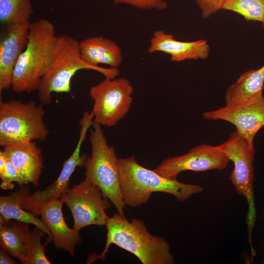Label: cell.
<instances>
[{
  "label": "cell",
  "instance_id": "obj_14",
  "mask_svg": "<svg viewBox=\"0 0 264 264\" xmlns=\"http://www.w3.org/2000/svg\"><path fill=\"white\" fill-rule=\"evenodd\" d=\"M7 158L16 168L20 175V186L31 183L38 186L44 168L42 149L35 142L14 144L3 147Z\"/></svg>",
  "mask_w": 264,
  "mask_h": 264
},
{
  "label": "cell",
  "instance_id": "obj_15",
  "mask_svg": "<svg viewBox=\"0 0 264 264\" xmlns=\"http://www.w3.org/2000/svg\"><path fill=\"white\" fill-rule=\"evenodd\" d=\"M149 53L161 52L168 54L174 62L186 60L206 59L210 46L206 40L183 42L176 40L174 36L161 30L154 32L148 49Z\"/></svg>",
  "mask_w": 264,
  "mask_h": 264
},
{
  "label": "cell",
  "instance_id": "obj_3",
  "mask_svg": "<svg viewBox=\"0 0 264 264\" xmlns=\"http://www.w3.org/2000/svg\"><path fill=\"white\" fill-rule=\"evenodd\" d=\"M120 186L126 205L137 207L146 204L154 192L166 193L180 202L201 193L203 187L165 177L137 163L134 156L118 159Z\"/></svg>",
  "mask_w": 264,
  "mask_h": 264
},
{
  "label": "cell",
  "instance_id": "obj_23",
  "mask_svg": "<svg viewBox=\"0 0 264 264\" xmlns=\"http://www.w3.org/2000/svg\"><path fill=\"white\" fill-rule=\"evenodd\" d=\"M46 233L41 228L35 227L30 231L26 249V264H50L45 255V246L42 245L41 238Z\"/></svg>",
  "mask_w": 264,
  "mask_h": 264
},
{
  "label": "cell",
  "instance_id": "obj_26",
  "mask_svg": "<svg viewBox=\"0 0 264 264\" xmlns=\"http://www.w3.org/2000/svg\"><path fill=\"white\" fill-rule=\"evenodd\" d=\"M201 11L202 17L208 19L220 9L226 0H195Z\"/></svg>",
  "mask_w": 264,
  "mask_h": 264
},
{
  "label": "cell",
  "instance_id": "obj_21",
  "mask_svg": "<svg viewBox=\"0 0 264 264\" xmlns=\"http://www.w3.org/2000/svg\"><path fill=\"white\" fill-rule=\"evenodd\" d=\"M33 12L30 0H0L2 26L29 22Z\"/></svg>",
  "mask_w": 264,
  "mask_h": 264
},
{
  "label": "cell",
  "instance_id": "obj_29",
  "mask_svg": "<svg viewBox=\"0 0 264 264\" xmlns=\"http://www.w3.org/2000/svg\"><path fill=\"white\" fill-rule=\"evenodd\" d=\"M263 264H264V262H263Z\"/></svg>",
  "mask_w": 264,
  "mask_h": 264
},
{
  "label": "cell",
  "instance_id": "obj_22",
  "mask_svg": "<svg viewBox=\"0 0 264 264\" xmlns=\"http://www.w3.org/2000/svg\"><path fill=\"white\" fill-rule=\"evenodd\" d=\"M222 9L237 13L247 21L260 22L264 28V0H226Z\"/></svg>",
  "mask_w": 264,
  "mask_h": 264
},
{
  "label": "cell",
  "instance_id": "obj_10",
  "mask_svg": "<svg viewBox=\"0 0 264 264\" xmlns=\"http://www.w3.org/2000/svg\"><path fill=\"white\" fill-rule=\"evenodd\" d=\"M230 161L218 146L201 144L184 154L165 159L154 170L165 177L176 179L179 173L186 171L223 170Z\"/></svg>",
  "mask_w": 264,
  "mask_h": 264
},
{
  "label": "cell",
  "instance_id": "obj_4",
  "mask_svg": "<svg viewBox=\"0 0 264 264\" xmlns=\"http://www.w3.org/2000/svg\"><path fill=\"white\" fill-rule=\"evenodd\" d=\"M79 44V42L71 36H62L56 57L43 76L37 90L42 105H48L51 103V94L53 92H69L71 79L80 70H94L105 78L111 79L119 75L118 68L93 66L83 61L80 56Z\"/></svg>",
  "mask_w": 264,
  "mask_h": 264
},
{
  "label": "cell",
  "instance_id": "obj_13",
  "mask_svg": "<svg viewBox=\"0 0 264 264\" xmlns=\"http://www.w3.org/2000/svg\"><path fill=\"white\" fill-rule=\"evenodd\" d=\"M31 22L2 26L0 37V93L12 87L14 68L28 39Z\"/></svg>",
  "mask_w": 264,
  "mask_h": 264
},
{
  "label": "cell",
  "instance_id": "obj_9",
  "mask_svg": "<svg viewBox=\"0 0 264 264\" xmlns=\"http://www.w3.org/2000/svg\"><path fill=\"white\" fill-rule=\"evenodd\" d=\"M60 198L71 212L73 228L77 231L91 225H107L110 217L106 211L110 207L111 201L87 178L69 188Z\"/></svg>",
  "mask_w": 264,
  "mask_h": 264
},
{
  "label": "cell",
  "instance_id": "obj_19",
  "mask_svg": "<svg viewBox=\"0 0 264 264\" xmlns=\"http://www.w3.org/2000/svg\"><path fill=\"white\" fill-rule=\"evenodd\" d=\"M30 233L27 223L0 219V248L23 264H26Z\"/></svg>",
  "mask_w": 264,
  "mask_h": 264
},
{
  "label": "cell",
  "instance_id": "obj_2",
  "mask_svg": "<svg viewBox=\"0 0 264 264\" xmlns=\"http://www.w3.org/2000/svg\"><path fill=\"white\" fill-rule=\"evenodd\" d=\"M62 36L54 25L42 19L31 22L26 46L14 68L12 90L17 93L38 90L42 79L53 62Z\"/></svg>",
  "mask_w": 264,
  "mask_h": 264
},
{
  "label": "cell",
  "instance_id": "obj_20",
  "mask_svg": "<svg viewBox=\"0 0 264 264\" xmlns=\"http://www.w3.org/2000/svg\"><path fill=\"white\" fill-rule=\"evenodd\" d=\"M264 87V66L242 74L227 89L225 105H229L263 95Z\"/></svg>",
  "mask_w": 264,
  "mask_h": 264
},
{
  "label": "cell",
  "instance_id": "obj_6",
  "mask_svg": "<svg viewBox=\"0 0 264 264\" xmlns=\"http://www.w3.org/2000/svg\"><path fill=\"white\" fill-rule=\"evenodd\" d=\"M45 111L42 105L33 100H0V145L45 141L49 130L44 122Z\"/></svg>",
  "mask_w": 264,
  "mask_h": 264
},
{
  "label": "cell",
  "instance_id": "obj_28",
  "mask_svg": "<svg viewBox=\"0 0 264 264\" xmlns=\"http://www.w3.org/2000/svg\"><path fill=\"white\" fill-rule=\"evenodd\" d=\"M7 161V158L5 155L4 151L0 150V173L3 172L5 169L6 163Z\"/></svg>",
  "mask_w": 264,
  "mask_h": 264
},
{
  "label": "cell",
  "instance_id": "obj_25",
  "mask_svg": "<svg viewBox=\"0 0 264 264\" xmlns=\"http://www.w3.org/2000/svg\"><path fill=\"white\" fill-rule=\"evenodd\" d=\"M1 179L0 188L5 190H11L14 187L13 182L18 184L20 181V175L16 168L12 162L7 158V161L4 170L0 173Z\"/></svg>",
  "mask_w": 264,
  "mask_h": 264
},
{
  "label": "cell",
  "instance_id": "obj_1",
  "mask_svg": "<svg viewBox=\"0 0 264 264\" xmlns=\"http://www.w3.org/2000/svg\"><path fill=\"white\" fill-rule=\"evenodd\" d=\"M106 243L99 254H89L87 264L105 261L110 246L114 244L135 255L142 264H173L170 244L162 237L151 234L143 221L134 219L131 221L118 213L110 217L107 225Z\"/></svg>",
  "mask_w": 264,
  "mask_h": 264
},
{
  "label": "cell",
  "instance_id": "obj_5",
  "mask_svg": "<svg viewBox=\"0 0 264 264\" xmlns=\"http://www.w3.org/2000/svg\"><path fill=\"white\" fill-rule=\"evenodd\" d=\"M89 141L91 151L85 163L86 178L100 189L120 216L125 217L126 205L120 186L118 159L113 147L108 145L99 124L93 122Z\"/></svg>",
  "mask_w": 264,
  "mask_h": 264
},
{
  "label": "cell",
  "instance_id": "obj_24",
  "mask_svg": "<svg viewBox=\"0 0 264 264\" xmlns=\"http://www.w3.org/2000/svg\"><path fill=\"white\" fill-rule=\"evenodd\" d=\"M115 5L128 4L142 10L156 9L162 10L167 7V2L163 0H112Z\"/></svg>",
  "mask_w": 264,
  "mask_h": 264
},
{
  "label": "cell",
  "instance_id": "obj_8",
  "mask_svg": "<svg viewBox=\"0 0 264 264\" xmlns=\"http://www.w3.org/2000/svg\"><path fill=\"white\" fill-rule=\"evenodd\" d=\"M133 90L130 82L124 77L105 78L91 87L89 95L94 101L93 122L108 127L116 125L129 111Z\"/></svg>",
  "mask_w": 264,
  "mask_h": 264
},
{
  "label": "cell",
  "instance_id": "obj_27",
  "mask_svg": "<svg viewBox=\"0 0 264 264\" xmlns=\"http://www.w3.org/2000/svg\"><path fill=\"white\" fill-rule=\"evenodd\" d=\"M7 251L3 249L0 250V264H17L7 253Z\"/></svg>",
  "mask_w": 264,
  "mask_h": 264
},
{
  "label": "cell",
  "instance_id": "obj_11",
  "mask_svg": "<svg viewBox=\"0 0 264 264\" xmlns=\"http://www.w3.org/2000/svg\"><path fill=\"white\" fill-rule=\"evenodd\" d=\"M206 120L228 122L254 145L257 132L264 126V97L259 96L208 111L203 113Z\"/></svg>",
  "mask_w": 264,
  "mask_h": 264
},
{
  "label": "cell",
  "instance_id": "obj_12",
  "mask_svg": "<svg viewBox=\"0 0 264 264\" xmlns=\"http://www.w3.org/2000/svg\"><path fill=\"white\" fill-rule=\"evenodd\" d=\"M80 125L79 137L77 145L72 154L64 163L58 177L44 190H37L33 194H29L24 197L22 205L26 210L38 216V211L41 206L48 202L60 199L62 195L69 189L70 178L76 168L85 166L87 157L84 154H81V149L90 125L85 121L81 122Z\"/></svg>",
  "mask_w": 264,
  "mask_h": 264
},
{
  "label": "cell",
  "instance_id": "obj_18",
  "mask_svg": "<svg viewBox=\"0 0 264 264\" xmlns=\"http://www.w3.org/2000/svg\"><path fill=\"white\" fill-rule=\"evenodd\" d=\"M8 196L0 197V219L15 220L31 224L42 229L48 236V242L51 241V234L46 225L36 215L23 208L22 202L24 197L29 194V190L24 185Z\"/></svg>",
  "mask_w": 264,
  "mask_h": 264
},
{
  "label": "cell",
  "instance_id": "obj_7",
  "mask_svg": "<svg viewBox=\"0 0 264 264\" xmlns=\"http://www.w3.org/2000/svg\"><path fill=\"white\" fill-rule=\"evenodd\" d=\"M218 147L234 164L228 180L237 194L244 197L248 203V210L246 217L248 242L251 250H253L252 233L256 219L253 184L254 145H251L236 130L230 134L227 140Z\"/></svg>",
  "mask_w": 264,
  "mask_h": 264
},
{
  "label": "cell",
  "instance_id": "obj_17",
  "mask_svg": "<svg viewBox=\"0 0 264 264\" xmlns=\"http://www.w3.org/2000/svg\"><path fill=\"white\" fill-rule=\"evenodd\" d=\"M82 59L93 66L103 64L118 68L123 60L119 45L112 40L102 36L88 38L79 44Z\"/></svg>",
  "mask_w": 264,
  "mask_h": 264
},
{
  "label": "cell",
  "instance_id": "obj_16",
  "mask_svg": "<svg viewBox=\"0 0 264 264\" xmlns=\"http://www.w3.org/2000/svg\"><path fill=\"white\" fill-rule=\"evenodd\" d=\"M64 203L61 198L46 203L41 206L38 215H41L50 231L51 240L56 248L74 256L75 246L81 242V237L79 231L70 228L66 224L62 210Z\"/></svg>",
  "mask_w": 264,
  "mask_h": 264
}]
</instances>
